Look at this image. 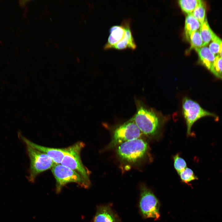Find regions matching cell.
<instances>
[{"mask_svg":"<svg viewBox=\"0 0 222 222\" xmlns=\"http://www.w3.org/2000/svg\"><path fill=\"white\" fill-rule=\"evenodd\" d=\"M163 116L153 109L138 102L136 113L132 119L142 133L153 136L158 132Z\"/></svg>","mask_w":222,"mask_h":222,"instance_id":"obj_1","label":"cell"},{"mask_svg":"<svg viewBox=\"0 0 222 222\" xmlns=\"http://www.w3.org/2000/svg\"><path fill=\"white\" fill-rule=\"evenodd\" d=\"M210 71L216 77L222 80V58L219 55L216 56Z\"/></svg>","mask_w":222,"mask_h":222,"instance_id":"obj_19","label":"cell"},{"mask_svg":"<svg viewBox=\"0 0 222 222\" xmlns=\"http://www.w3.org/2000/svg\"><path fill=\"white\" fill-rule=\"evenodd\" d=\"M182 107L188 135L191 134V129L193 124L199 119L206 116L217 118L215 114L204 109L197 102L187 97H184L183 99Z\"/></svg>","mask_w":222,"mask_h":222,"instance_id":"obj_6","label":"cell"},{"mask_svg":"<svg viewBox=\"0 0 222 222\" xmlns=\"http://www.w3.org/2000/svg\"><path fill=\"white\" fill-rule=\"evenodd\" d=\"M121 25L124 28L125 33L123 39L113 46L111 49L123 50L127 48L134 50L136 46L130 28V20L125 19L123 20Z\"/></svg>","mask_w":222,"mask_h":222,"instance_id":"obj_10","label":"cell"},{"mask_svg":"<svg viewBox=\"0 0 222 222\" xmlns=\"http://www.w3.org/2000/svg\"><path fill=\"white\" fill-rule=\"evenodd\" d=\"M147 149V143L143 140L138 138L120 144L117 146L116 152L122 160L133 163L142 158Z\"/></svg>","mask_w":222,"mask_h":222,"instance_id":"obj_4","label":"cell"},{"mask_svg":"<svg viewBox=\"0 0 222 222\" xmlns=\"http://www.w3.org/2000/svg\"><path fill=\"white\" fill-rule=\"evenodd\" d=\"M56 180V191L60 192L66 184L71 183H77L82 187L87 188L90 183L79 174L61 164H55L51 168Z\"/></svg>","mask_w":222,"mask_h":222,"instance_id":"obj_3","label":"cell"},{"mask_svg":"<svg viewBox=\"0 0 222 222\" xmlns=\"http://www.w3.org/2000/svg\"><path fill=\"white\" fill-rule=\"evenodd\" d=\"M219 56L222 58V48L221 50V51L220 52V53L219 54Z\"/></svg>","mask_w":222,"mask_h":222,"instance_id":"obj_24","label":"cell"},{"mask_svg":"<svg viewBox=\"0 0 222 222\" xmlns=\"http://www.w3.org/2000/svg\"><path fill=\"white\" fill-rule=\"evenodd\" d=\"M188 41L191 44V49H194L195 50L203 46L199 30L194 31L191 34Z\"/></svg>","mask_w":222,"mask_h":222,"instance_id":"obj_18","label":"cell"},{"mask_svg":"<svg viewBox=\"0 0 222 222\" xmlns=\"http://www.w3.org/2000/svg\"><path fill=\"white\" fill-rule=\"evenodd\" d=\"M84 143L79 142L66 148V152L61 164L76 171L90 183L89 171L83 165L80 153Z\"/></svg>","mask_w":222,"mask_h":222,"instance_id":"obj_2","label":"cell"},{"mask_svg":"<svg viewBox=\"0 0 222 222\" xmlns=\"http://www.w3.org/2000/svg\"><path fill=\"white\" fill-rule=\"evenodd\" d=\"M179 175L182 181L187 183L192 181L198 179L193 171L187 167H186L181 171Z\"/></svg>","mask_w":222,"mask_h":222,"instance_id":"obj_21","label":"cell"},{"mask_svg":"<svg viewBox=\"0 0 222 222\" xmlns=\"http://www.w3.org/2000/svg\"><path fill=\"white\" fill-rule=\"evenodd\" d=\"M200 0H179L178 3L182 10L187 14H192Z\"/></svg>","mask_w":222,"mask_h":222,"instance_id":"obj_16","label":"cell"},{"mask_svg":"<svg viewBox=\"0 0 222 222\" xmlns=\"http://www.w3.org/2000/svg\"><path fill=\"white\" fill-rule=\"evenodd\" d=\"M174 166L179 174L187 167V164L185 160L180 157L178 154L174 157Z\"/></svg>","mask_w":222,"mask_h":222,"instance_id":"obj_22","label":"cell"},{"mask_svg":"<svg viewBox=\"0 0 222 222\" xmlns=\"http://www.w3.org/2000/svg\"><path fill=\"white\" fill-rule=\"evenodd\" d=\"M205 14V3L204 1L200 0L198 5L193 11L192 14L201 24L206 18Z\"/></svg>","mask_w":222,"mask_h":222,"instance_id":"obj_17","label":"cell"},{"mask_svg":"<svg viewBox=\"0 0 222 222\" xmlns=\"http://www.w3.org/2000/svg\"><path fill=\"white\" fill-rule=\"evenodd\" d=\"M109 35L107 41L104 47L105 50L111 49V48L121 41L124 38L125 31L122 26L114 25L109 29Z\"/></svg>","mask_w":222,"mask_h":222,"instance_id":"obj_11","label":"cell"},{"mask_svg":"<svg viewBox=\"0 0 222 222\" xmlns=\"http://www.w3.org/2000/svg\"><path fill=\"white\" fill-rule=\"evenodd\" d=\"M30 1L29 0L19 1V5L21 7H23L25 6L26 4Z\"/></svg>","mask_w":222,"mask_h":222,"instance_id":"obj_23","label":"cell"},{"mask_svg":"<svg viewBox=\"0 0 222 222\" xmlns=\"http://www.w3.org/2000/svg\"><path fill=\"white\" fill-rule=\"evenodd\" d=\"M209 50L215 55H219L222 48V40L215 34L209 45Z\"/></svg>","mask_w":222,"mask_h":222,"instance_id":"obj_20","label":"cell"},{"mask_svg":"<svg viewBox=\"0 0 222 222\" xmlns=\"http://www.w3.org/2000/svg\"><path fill=\"white\" fill-rule=\"evenodd\" d=\"M30 159V167L28 180L34 183L37 176L41 172L51 168L55 164L46 154L26 145Z\"/></svg>","mask_w":222,"mask_h":222,"instance_id":"obj_5","label":"cell"},{"mask_svg":"<svg viewBox=\"0 0 222 222\" xmlns=\"http://www.w3.org/2000/svg\"><path fill=\"white\" fill-rule=\"evenodd\" d=\"M195 50L198 53L202 64L210 70L214 63L216 56L206 46H203Z\"/></svg>","mask_w":222,"mask_h":222,"instance_id":"obj_13","label":"cell"},{"mask_svg":"<svg viewBox=\"0 0 222 222\" xmlns=\"http://www.w3.org/2000/svg\"><path fill=\"white\" fill-rule=\"evenodd\" d=\"M199 31L203 42V46H206L212 40L215 34L210 28L206 18L201 24Z\"/></svg>","mask_w":222,"mask_h":222,"instance_id":"obj_15","label":"cell"},{"mask_svg":"<svg viewBox=\"0 0 222 222\" xmlns=\"http://www.w3.org/2000/svg\"><path fill=\"white\" fill-rule=\"evenodd\" d=\"M139 207L145 218H152L155 220L159 218V202L153 193L146 187L141 189Z\"/></svg>","mask_w":222,"mask_h":222,"instance_id":"obj_8","label":"cell"},{"mask_svg":"<svg viewBox=\"0 0 222 222\" xmlns=\"http://www.w3.org/2000/svg\"><path fill=\"white\" fill-rule=\"evenodd\" d=\"M94 222H120L117 215L109 206L99 207L94 218Z\"/></svg>","mask_w":222,"mask_h":222,"instance_id":"obj_12","label":"cell"},{"mask_svg":"<svg viewBox=\"0 0 222 222\" xmlns=\"http://www.w3.org/2000/svg\"><path fill=\"white\" fill-rule=\"evenodd\" d=\"M21 139L25 143L34 148L46 154L55 164H60L66 152V148H55L41 146L35 144L18 133Z\"/></svg>","mask_w":222,"mask_h":222,"instance_id":"obj_9","label":"cell"},{"mask_svg":"<svg viewBox=\"0 0 222 222\" xmlns=\"http://www.w3.org/2000/svg\"><path fill=\"white\" fill-rule=\"evenodd\" d=\"M142 134L131 119L120 125L115 130L109 147L113 148L126 142L139 138Z\"/></svg>","mask_w":222,"mask_h":222,"instance_id":"obj_7","label":"cell"},{"mask_svg":"<svg viewBox=\"0 0 222 222\" xmlns=\"http://www.w3.org/2000/svg\"><path fill=\"white\" fill-rule=\"evenodd\" d=\"M201 26L200 23L194 17L192 14L187 15L185 20L184 30L186 38L188 41L191 34L199 30Z\"/></svg>","mask_w":222,"mask_h":222,"instance_id":"obj_14","label":"cell"}]
</instances>
